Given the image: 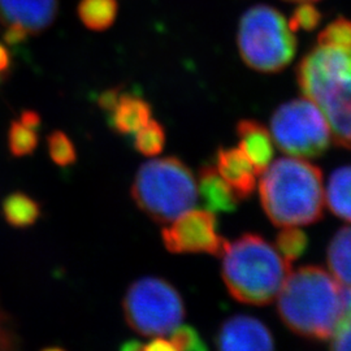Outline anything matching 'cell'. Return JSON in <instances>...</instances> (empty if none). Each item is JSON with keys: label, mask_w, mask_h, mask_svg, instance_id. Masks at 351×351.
<instances>
[{"label": "cell", "mask_w": 351, "mask_h": 351, "mask_svg": "<svg viewBox=\"0 0 351 351\" xmlns=\"http://www.w3.org/2000/svg\"><path fill=\"white\" fill-rule=\"evenodd\" d=\"M277 298V313L282 323L307 339H330L343 315V289L319 265L290 272Z\"/></svg>", "instance_id": "cell-1"}, {"label": "cell", "mask_w": 351, "mask_h": 351, "mask_svg": "<svg viewBox=\"0 0 351 351\" xmlns=\"http://www.w3.org/2000/svg\"><path fill=\"white\" fill-rule=\"evenodd\" d=\"M259 197L274 226H311L324 215L323 172L300 158H281L262 173Z\"/></svg>", "instance_id": "cell-2"}, {"label": "cell", "mask_w": 351, "mask_h": 351, "mask_svg": "<svg viewBox=\"0 0 351 351\" xmlns=\"http://www.w3.org/2000/svg\"><path fill=\"white\" fill-rule=\"evenodd\" d=\"M298 85L322 110L336 145L351 149V43H316L298 65Z\"/></svg>", "instance_id": "cell-3"}, {"label": "cell", "mask_w": 351, "mask_h": 351, "mask_svg": "<svg viewBox=\"0 0 351 351\" xmlns=\"http://www.w3.org/2000/svg\"><path fill=\"white\" fill-rule=\"evenodd\" d=\"M221 258V275L229 294L252 306L275 301L291 272L288 261L255 233L228 242Z\"/></svg>", "instance_id": "cell-4"}, {"label": "cell", "mask_w": 351, "mask_h": 351, "mask_svg": "<svg viewBox=\"0 0 351 351\" xmlns=\"http://www.w3.org/2000/svg\"><path fill=\"white\" fill-rule=\"evenodd\" d=\"M130 194L151 220L169 224L197 204L198 186L186 164L176 156H167L139 167Z\"/></svg>", "instance_id": "cell-5"}, {"label": "cell", "mask_w": 351, "mask_h": 351, "mask_svg": "<svg viewBox=\"0 0 351 351\" xmlns=\"http://www.w3.org/2000/svg\"><path fill=\"white\" fill-rule=\"evenodd\" d=\"M237 46L249 68L262 73H277L294 59L297 40L282 13L259 4L241 17Z\"/></svg>", "instance_id": "cell-6"}, {"label": "cell", "mask_w": 351, "mask_h": 351, "mask_svg": "<svg viewBox=\"0 0 351 351\" xmlns=\"http://www.w3.org/2000/svg\"><path fill=\"white\" fill-rule=\"evenodd\" d=\"M126 324L145 337L172 333L184 320L186 311L178 290L160 277L136 280L123 300Z\"/></svg>", "instance_id": "cell-7"}, {"label": "cell", "mask_w": 351, "mask_h": 351, "mask_svg": "<svg viewBox=\"0 0 351 351\" xmlns=\"http://www.w3.org/2000/svg\"><path fill=\"white\" fill-rule=\"evenodd\" d=\"M269 133L280 150L300 159L324 155L333 142L324 113L306 97L280 106L271 117Z\"/></svg>", "instance_id": "cell-8"}, {"label": "cell", "mask_w": 351, "mask_h": 351, "mask_svg": "<svg viewBox=\"0 0 351 351\" xmlns=\"http://www.w3.org/2000/svg\"><path fill=\"white\" fill-rule=\"evenodd\" d=\"M165 249L172 254H210L221 256L228 239L217 232L215 213L203 210H189L162 230Z\"/></svg>", "instance_id": "cell-9"}, {"label": "cell", "mask_w": 351, "mask_h": 351, "mask_svg": "<svg viewBox=\"0 0 351 351\" xmlns=\"http://www.w3.org/2000/svg\"><path fill=\"white\" fill-rule=\"evenodd\" d=\"M217 351H275L268 326L249 315H236L226 320L216 333Z\"/></svg>", "instance_id": "cell-10"}, {"label": "cell", "mask_w": 351, "mask_h": 351, "mask_svg": "<svg viewBox=\"0 0 351 351\" xmlns=\"http://www.w3.org/2000/svg\"><path fill=\"white\" fill-rule=\"evenodd\" d=\"M58 0H0V23L29 37L45 32L55 21Z\"/></svg>", "instance_id": "cell-11"}, {"label": "cell", "mask_w": 351, "mask_h": 351, "mask_svg": "<svg viewBox=\"0 0 351 351\" xmlns=\"http://www.w3.org/2000/svg\"><path fill=\"white\" fill-rule=\"evenodd\" d=\"M213 165L239 199L250 198L256 186L258 175L242 151L226 147L220 149L216 152Z\"/></svg>", "instance_id": "cell-12"}, {"label": "cell", "mask_w": 351, "mask_h": 351, "mask_svg": "<svg viewBox=\"0 0 351 351\" xmlns=\"http://www.w3.org/2000/svg\"><path fill=\"white\" fill-rule=\"evenodd\" d=\"M106 113L113 132L121 136H132L150 121L152 111L146 99L120 90L112 107Z\"/></svg>", "instance_id": "cell-13"}, {"label": "cell", "mask_w": 351, "mask_h": 351, "mask_svg": "<svg viewBox=\"0 0 351 351\" xmlns=\"http://www.w3.org/2000/svg\"><path fill=\"white\" fill-rule=\"evenodd\" d=\"M239 150L245 154L256 175H262L274 162L275 146L269 130L255 120H242L237 124Z\"/></svg>", "instance_id": "cell-14"}, {"label": "cell", "mask_w": 351, "mask_h": 351, "mask_svg": "<svg viewBox=\"0 0 351 351\" xmlns=\"http://www.w3.org/2000/svg\"><path fill=\"white\" fill-rule=\"evenodd\" d=\"M197 186L207 211L213 213L237 211L239 197L217 173L213 164H204L199 169Z\"/></svg>", "instance_id": "cell-15"}, {"label": "cell", "mask_w": 351, "mask_h": 351, "mask_svg": "<svg viewBox=\"0 0 351 351\" xmlns=\"http://www.w3.org/2000/svg\"><path fill=\"white\" fill-rule=\"evenodd\" d=\"M40 123L39 113L33 110H26L20 114V119L13 120L7 134L8 149L12 156L25 158L37 150Z\"/></svg>", "instance_id": "cell-16"}, {"label": "cell", "mask_w": 351, "mask_h": 351, "mask_svg": "<svg viewBox=\"0 0 351 351\" xmlns=\"http://www.w3.org/2000/svg\"><path fill=\"white\" fill-rule=\"evenodd\" d=\"M1 213L8 226L16 229H26L34 226L40 217L39 202L23 191H13L1 203Z\"/></svg>", "instance_id": "cell-17"}, {"label": "cell", "mask_w": 351, "mask_h": 351, "mask_svg": "<svg viewBox=\"0 0 351 351\" xmlns=\"http://www.w3.org/2000/svg\"><path fill=\"white\" fill-rule=\"evenodd\" d=\"M326 262L335 278L351 288V226H342L330 239Z\"/></svg>", "instance_id": "cell-18"}, {"label": "cell", "mask_w": 351, "mask_h": 351, "mask_svg": "<svg viewBox=\"0 0 351 351\" xmlns=\"http://www.w3.org/2000/svg\"><path fill=\"white\" fill-rule=\"evenodd\" d=\"M326 203L330 213L351 223V165L341 167L329 177Z\"/></svg>", "instance_id": "cell-19"}, {"label": "cell", "mask_w": 351, "mask_h": 351, "mask_svg": "<svg viewBox=\"0 0 351 351\" xmlns=\"http://www.w3.org/2000/svg\"><path fill=\"white\" fill-rule=\"evenodd\" d=\"M119 12L116 0H80L77 14L81 23L93 32H104L113 25Z\"/></svg>", "instance_id": "cell-20"}, {"label": "cell", "mask_w": 351, "mask_h": 351, "mask_svg": "<svg viewBox=\"0 0 351 351\" xmlns=\"http://www.w3.org/2000/svg\"><path fill=\"white\" fill-rule=\"evenodd\" d=\"M276 250L289 263L298 261L308 249V236L298 228L288 226L277 234Z\"/></svg>", "instance_id": "cell-21"}, {"label": "cell", "mask_w": 351, "mask_h": 351, "mask_svg": "<svg viewBox=\"0 0 351 351\" xmlns=\"http://www.w3.org/2000/svg\"><path fill=\"white\" fill-rule=\"evenodd\" d=\"M133 146L139 154L145 156H156L164 150L165 130L163 125L151 119L150 121L134 134Z\"/></svg>", "instance_id": "cell-22"}, {"label": "cell", "mask_w": 351, "mask_h": 351, "mask_svg": "<svg viewBox=\"0 0 351 351\" xmlns=\"http://www.w3.org/2000/svg\"><path fill=\"white\" fill-rule=\"evenodd\" d=\"M51 160L58 167L66 168L77 162V150L73 141L62 130H53L47 138Z\"/></svg>", "instance_id": "cell-23"}, {"label": "cell", "mask_w": 351, "mask_h": 351, "mask_svg": "<svg viewBox=\"0 0 351 351\" xmlns=\"http://www.w3.org/2000/svg\"><path fill=\"white\" fill-rule=\"evenodd\" d=\"M322 21V13L311 3H301L289 20L290 29L295 33L297 30H314Z\"/></svg>", "instance_id": "cell-24"}, {"label": "cell", "mask_w": 351, "mask_h": 351, "mask_svg": "<svg viewBox=\"0 0 351 351\" xmlns=\"http://www.w3.org/2000/svg\"><path fill=\"white\" fill-rule=\"evenodd\" d=\"M172 343L178 351H210L195 328L178 326L172 332Z\"/></svg>", "instance_id": "cell-25"}, {"label": "cell", "mask_w": 351, "mask_h": 351, "mask_svg": "<svg viewBox=\"0 0 351 351\" xmlns=\"http://www.w3.org/2000/svg\"><path fill=\"white\" fill-rule=\"evenodd\" d=\"M330 339V351H351V317L339 320Z\"/></svg>", "instance_id": "cell-26"}, {"label": "cell", "mask_w": 351, "mask_h": 351, "mask_svg": "<svg viewBox=\"0 0 351 351\" xmlns=\"http://www.w3.org/2000/svg\"><path fill=\"white\" fill-rule=\"evenodd\" d=\"M12 66V59L8 49L0 43V81L5 80V77L10 73Z\"/></svg>", "instance_id": "cell-27"}, {"label": "cell", "mask_w": 351, "mask_h": 351, "mask_svg": "<svg viewBox=\"0 0 351 351\" xmlns=\"http://www.w3.org/2000/svg\"><path fill=\"white\" fill-rule=\"evenodd\" d=\"M142 351H178L176 349L175 345L172 343V341H167L162 337H156V339L150 341L147 345H143Z\"/></svg>", "instance_id": "cell-28"}, {"label": "cell", "mask_w": 351, "mask_h": 351, "mask_svg": "<svg viewBox=\"0 0 351 351\" xmlns=\"http://www.w3.org/2000/svg\"><path fill=\"white\" fill-rule=\"evenodd\" d=\"M351 317V288L343 289V315L341 319Z\"/></svg>", "instance_id": "cell-29"}, {"label": "cell", "mask_w": 351, "mask_h": 351, "mask_svg": "<svg viewBox=\"0 0 351 351\" xmlns=\"http://www.w3.org/2000/svg\"><path fill=\"white\" fill-rule=\"evenodd\" d=\"M142 349L143 343H141V341L137 339H129L120 346V351H142Z\"/></svg>", "instance_id": "cell-30"}, {"label": "cell", "mask_w": 351, "mask_h": 351, "mask_svg": "<svg viewBox=\"0 0 351 351\" xmlns=\"http://www.w3.org/2000/svg\"><path fill=\"white\" fill-rule=\"evenodd\" d=\"M8 337H7V332L3 329V326H0V351L7 350V345H8Z\"/></svg>", "instance_id": "cell-31"}, {"label": "cell", "mask_w": 351, "mask_h": 351, "mask_svg": "<svg viewBox=\"0 0 351 351\" xmlns=\"http://www.w3.org/2000/svg\"><path fill=\"white\" fill-rule=\"evenodd\" d=\"M285 1H291V3H313L317 0H285Z\"/></svg>", "instance_id": "cell-32"}, {"label": "cell", "mask_w": 351, "mask_h": 351, "mask_svg": "<svg viewBox=\"0 0 351 351\" xmlns=\"http://www.w3.org/2000/svg\"><path fill=\"white\" fill-rule=\"evenodd\" d=\"M42 351H65L62 348H46V349H43Z\"/></svg>", "instance_id": "cell-33"}]
</instances>
